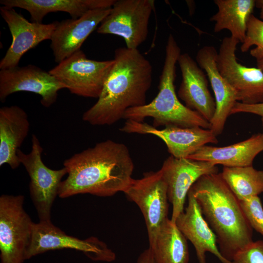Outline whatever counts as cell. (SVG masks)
<instances>
[{
    "label": "cell",
    "instance_id": "cell-17",
    "mask_svg": "<svg viewBox=\"0 0 263 263\" xmlns=\"http://www.w3.org/2000/svg\"><path fill=\"white\" fill-rule=\"evenodd\" d=\"M177 62L182 75L178 97L187 107L210 123L215 113L216 103L209 91L206 74L188 53L181 54Z\"/></svg>",
    "mask_w": 263,
    "mask_h": 263
},
{
    "label": "cell",
    "instance_id": "cell-15",
    "mask_svg": "<svg viewBox=\"0 0 263 263\" xmlns=\"http://www.w3.org/2000/svg\"><path fill=\"white\" fill-rule=\"evenodd\" d=\"M0 14L12 37V43L0 61V70L19 66L24 54L43 41L50 40L56 24V21L49 24L30 22L14 8L4 6L0 7Z\"/></svg>",
    "mask_w": 263,
    "mask_h": 263
},
{
    "label": "cell",
    "instance_id": "cell-1",
    "mask_svg": "<svg viewBox=\"0 0 263 263\" xmlns=\"http://www.w3.org/2000/svg\"><path fill=\"white\" fill-rule=\"evenodd\" d=\"M63 165L68 176L59 188L61 198L85 193L112 196L124 192L133 179L134 164L128 147L110 139L74 154Z\"/></svg>",
    "mask_w": 263,
    "mask_h": 263
},
{
    "label": "cell",
    "instance_id": "cell-23",
    "mask_svg": "<svg viewBox=\"0 0 263 263\" xmlns=\"http://www.w3.org/2000/svg\"><path fill=\"white\" fill-rule=\"evenodd\" d=\"M218 11L210 19L214 21V31L228 30L231 37L242 43L246 33L249 17L255 6L254 0H214Z\"/></svg>",
    "mask_w": 263,
    "mask_h": 263
},
{
    "label": "cell",
    "instance_id": "cell-25",
    "mask_svg": "<svg viewBox=\"0 0 263 263\" xmlns=\"http://www.w3.org/2000/svg\"><path fill=\"white\" fill-rule=\"evenodd\" d=\"M221 174L239 201L263 193V170L253 166L224 167Z\"/></svg>",
    "mask_w": 263,
    "mask_h": 263
},
{
    "label": "cell",
    "instance_id": "cell-28",
    "mask_svg": "<svg viewBox=\"0 0 263 263\" xmlns=\"http://www.w3.org/2000/svg\"><path fill=\"white\" fill-rule=\"evenodd\" d=\"M230 263H263V240L253 241L238 252Z\"/></svg>",
    "mask_w": 263,
    "mask_h": 263
},
{
    "label": "cell",
    "instance_id": "cell-4",
    "mask_svg": "<svg viewBox=\"0 0 263 263\" xmlns=\"http://www.w3.org/2000/svg\"><path fill=\"white\" fill-rule=\"evenodd\" d=\"M181 49L170 34L166 46L164 66L160 76L158 93L150 103L128 109L123 119L143 122L153 119V126L200 127L210 129V123L196 112L183 104L175 92L176 64Z\"/></svg>",
    "mask_w": 263,
    "mask_h": 263
},
{
    "label": "cell",
    "instance_id": "cell-29",
    "mask_svg": "<svg viewBox=\"0 0 263 263\" xmlns=\"http://www.w3.org/2000/svg\"><path fill=\"white\" fill-rule=\"evenodd\" d=\"M238 113H252L263 118V103L249 105L237 101L232 108L230 115Z\"/></svg>",
    "mask_w": 263,
    "mask_h": 263
},
{
    "label": "cell",
    "instance_id": "cell-32",
    "mask_svg": "<svg viewBox=\"0 0 263 263\" xmlns=\"http://www.w3.org/2000/svg\"><path fill=\"white\" fill-rule=\"evenodd\" d=\"M257 66L263 71V59L257 61Z\"/></svg>",
    "mask_w": 263,
    "mask_h": 263
},
{
    "label": "cell",
    "instance_id": "cell-12",
    "mask_svg": "<svg viewBox=\"0 0 263 263\" xmlns=\"http://www.w3.org/2000/svg\"><path fill=\"white\" fill-rule=\"evenodd\" d=\"M167 186L169 202L172 204L171 221L175 223L184 210L188 193L193 184L203 175L218 173L217 165L207 161L169 156L160 169Z\"/></svg>",
    "mask_w": 263,
    "mask_h": 263
},
{
    "label": "cell",
    "instance_id": "cell-7",
    "mask_svg": "<svg viewBox=\"0 0 263 263\" xmlns=\"http://www.w3.org/2000/svg\"><path fill=\"white\" fill-rule=\"evenodd\" d=\"M43 148L37 136L32 135V149L29 153L20 149L17 155L30 178V195L36 208L39 221H51L53 204L58 194L62 179L67 174L65 167L52 169L47 167L42 160Z\"/></svg>",
    "mask_w": 263,
    "mask_h": 263
},
{
    "label": "cell",
    "instance_id": "cell-20",
    "mask_svg": "<svg viewBox=\"0 0 263 263\" xmlns=\"http://www.w3.org/2000/svg\"><path fill=\"white\" fill-rule=\"evenodd\" d=\"M30 122L26 112L18 106L0 108V166L17 169L20 163L17 152L27 136Z\"/></svg>",
    "mask_w": 263,
    "mask_h": 263
},
{
    "label": "cell",
    "instance_id": "cell-10",
    "mask_svg": "<svg viewBox=\"0 0 263 263\" xmlns=\"http://www.w3.org/2000/svg\"><path fill=\"white\" fill-rule=\"evenodd\" d=\"M124 193L139 207L144 217L149 243L169 218L167 186L161 170L132 179Z\"/></svg>",
    "mask_w": 263,
    "mask_h": 263
},
{
    "label": "cell",
    "instance_id": "cell-19",
    "mask_svg": "<svg viewBox=\"0 0 263 263\" xmlns=\"http://www.w3.org/2000/svg\"><path fill=\"white\" fill-rule=\"evenodd\" d=\"M188 205L177 218L178 228L193 245L199 263H207L206 253L210 252L222 263H230L221 254L217 238L205 219L199 205L189 190Z\"/></svg>",
    "mask_w": 263,
    "mask_h": 263
},
{
    "label": "cell",
    "instance_id": "cell-5",
    "mask_svg": "<svg viewBox=\"0 0 263 263\" xmlns=\"http://www.w3.org/2000/svg\"><path fill=\"white\" fill-rule=\"evenodd\" d=\"M24 197H0V258L1 263H23L30 245L34 223L23 207Z\"/></svg>",
    "mask_w": 263,
    "mask_h": 263
},
{
    "label": "cell",
    "instance_id": "cell-26",
    "mask_svg": "<svg viewBox=\"0 0 263 263\" xmlns=\"http://www.w3.org/2000/svg\"><path fill=\"white\" fill-rule=\"evenodd\" d=\"M250 51V55L257 61L263 59V20L255 17L253 14L249 18L245 39L240 47L241 51Z\"/></svg>",
    "mask_w": 263,
    "mask_h": 263
},
{
    "label": "cell",
    "instance_id": "cell-3",
    "mask_svg": "<svg viewBox=\"0 0 263 263\" xmlns=\"http://www.w3.org/2000/svg\"><path fill=\"white\" fill-rule=\"evenodd\" d=\"M190 190L216 236L221 254L231 262L238 252L253 241L252 228L244 215L239 200L221 173L203 175Z\"/></svg>",
    "mask_w": 263,
    "mask_h": 263
},
{
    "label": "cell",
    "instance_id": "cell-31",
    "mask_svg": "<svg viewBox=\"0 0 263 263\" xmlns=\"http://www.w3.org/2000/svg\"><path fill=\"white\" fill-rule=\"evenodd\" d=\"M255 6L260 9V18L263 20V0H255Z\"/></svg>",
    "mask_w": 263,
    "mask_h": 263
},
{
    "label": "cell",
    "instance_id": "cell-33",
    "mask_svg": "<svg viewBox=\"0 0 263 263\" xmlns=\"http://www.w3.org/2000/svg\"><path fill=\"white\" fill-rule=\"evenodd\" d=\"M261 121H262V127H263V118H262ZM262 133L263 134V132Z\"/></svg>",
    "mask_w": 263,
    "mask_h": 263
},
{
    "label": "cell",
    "instance_id": "cell-18",
    "mask_svg": "<svg viewBox=\"0 0 263 263\" xmlns=\"http://www.w3.org/2000/svg\"><path fill=\"white\" fill-rule=\"evenodd\" d=\"M217 55L214 46L206 45L198 50L196 56V61L206 72L214 92L216 111L210 122V130L217 136L222 133L226 120L237 102L236 92L218 70Z\"/></svg>",
    "mask_w": 263,
    "mask_h": 263
},
{
    "label": "cell",
    "instance_id": "cell-24",
    "mask_svg": "<svg viewBox=\"0 0 263 263\" xmlns=\"http://www.w3.org/2000/svg\"><path fill=\"white\" fill-rule=\"evenodd\" d=\"M149 244L156 263H188L187 239L169 218Z\"/></svg>",
    "mask_w": 263,
    "mask_h": 263
},
{
    "label": "cell",
    "instance_id": "cell-16",
    "mask_svg": "<svg viewBox=\"0 0 263 263\" xmlns=\"http://www.w3.org/2000/svg\"><path fill=\"white\" fill-rule=\"evenodd\" d=\"M111 8L94 9L76 19L56 21L50 39L55 61L59 63L81 50L85 40L109 14Z\"/></svg>",
    "mask_w": 263,
    "mask_h": 263
},
{
    "label": "cell",
    "instance_id": "cell-30",
    "mask_svg": "<svg viewBox=\"0 0 263 263\" xmlns=\"http://www.w3.org/2000/svg\"><path fill=\"white\" fill-rule=\"evenodd\" d=\"M136 263H156L150 247L141 253Z\"/></svg>",
    "mask_w": 263,
    "mask_h": 263
},
{
    "label": "cell",
    "instance_id": "cell-21",
    "mask_svg": "<svg viewBox=\"0 0 263 263\" xmlns=\"http://www.w3.org/2000/svg\"><path fill=\"white\" fill-rule=\"evenodd\" d=\"M263 151V134L257 133L227 146H204L188 158L225 167H246L252 166L256 156Z\"/></svg>",
    "mask_w": 263,
    "mask_h": 263
},
{
    "label": "cell",
    "instance_id": "cell-8",
    "mask_svg": "<svg viewBox=\"0 0 263 263\" xmlns=\"http://www.w3.org/2000/svg\"><path fill=\"white\" fill-rule=\"evenodd\" d=\"M154 3L152 0H116L97 32L119 36L127 48L137 49L147 38Z\"/></svg>",
    "mask_w": 263,
    "mask_h": 263
},
{
    "label": "cell",
    "instance_id": "cell-11",
    "mask_svg": "<svg viewBox=\"0 0 263 263\" xmlns=\"http://www.w3.org/2000/svg\"><path fill=\"white\" fill-rule=\"evenodd\" d=\"M63 249L81 251L94 261L112 262L115 259V253L97 238L81 240L68 235L48 221L35 223L26 260L48 251Z\"/></svg>",
    "mask_w": 263,
    "mask_h": 263
},
{
    "label": "cell",
    "instance_id": "cell-9",
    "mask_svg": "<svg viewBox=\"0 0 263 263\" xmlns=\"http://www.w3.org/2000/svg\"><path fill=\"white\" fill-rule=\"evenodd\" d=\"M240 42L225 37L220 46L217 66L221 75L236 93L237 101L245 104L263 103V71L239 63L236 51Z\"/></svg>",
    "mask_w": 263,
    "mask_h": 263
},
{
    "label": "cell",
    "instance_id": "cell-13",
    "mask_svg": "<svg viewBox=\"0 0 263 263\" xmlns=\"http://www.w3.org/2000/svg\"><path fill=\"white\" fill-rule=\"evenodd\" d=\"M120 130L128 133L152 134L162 140L171 156L188 158L208 143H218L217 136L210 129L200 127L167 126L160 130L144 122L127 120Z\"/></svg>",
    "mask_w": 263,
    "mask_h": 263
},
{
    "label": "cell",
    "instance_id": "cell-27",
    "mask_svg": "<svg viewBox=\"0 0 263 263\" xmlns=\"http://www.w3.org/2000/svg\"><path fill=\"white\" fill-rule=\"evenodd\" d=\"M239 202L250 226L263 236V207L259 196H251Z\"/></svg>",
    "mask_w": 263,
    "mask_h": 263
},
{
    "label": "cell",
    "instance_id": "cell-6",
    "mask_svg": "<svg viewBox=\"0 0 263 263\" xmlns=\"http://www.w3.org/2000/svg\"><path fill=\"white\" fill-rule=\"evenodd\" d=\"M114 63V59L98 61L89 59L79 50L49 72L71 94L98 98Z\"/></svg>",
    "mask_w": 263,
    "mask_h": 263
},
{
    "label": "cell",
    "instance_id": "cell-14",
    "mask_svg": "<svg viewBox=\"0 0 263 263\" xmlns=\"http://www.w3.org/2000/svg\"><path fill=\"white\" fill-rule=\"evenodd\" d=\"M66 89L49 72L29 64L0 71V101L19 92H31L41 97L40 103L49 108L56 101L59 90Z\"/></svg>",
    "mask_w": 263,
    "mask_h": 263
},
{
    "label": "cell",
    "instance_id": "cell-2",
    "mask_svg": "<svg viewBox=\"0 0 263 263\" xmlns=\"http://www.w3.org/2000/svg\"><path fill=\"white\" fill-rule=\"evenodd\" d=\"M114 65L97 101L82 115L94 126L111 125L123 118L129 109L146 104L152 80L150 62L138 49L119 47Z\"/></svg>",
    "mask_w": 263,
    "mask_h": 263
},
{
    "label": "cell",
    "instance_id": "cell-22",
    "mask_svg": "<svg viewBox=\"0 0 263 263\" xmlns=\"http://www.w3.org/2000/svg\"><path fill=\"white\" fill-rule=\"evenodd\" d=\"M116 0H0L2 6L27 11L32 22L42 23L50 13L66 12L76 19L87 12L96 9L111 8Z\"/></svg>",
    "mask_w": 263,
    "mask_h": 263
}]
</instances>
